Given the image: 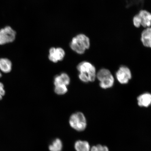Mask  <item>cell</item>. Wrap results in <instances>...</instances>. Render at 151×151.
<instances>
[{
    "instance_id": "30bf717a",
    "label": "cell",
    "mask_w": 151,
    "mask_h": 151,
    "mask_svg": "<svg viewBox=\"0 0 151 151\" xmlns=\"http://www.w3.org/2000/svg\"><path fill=\"white\" fill-rule=\"evenodd\" d=\"M137 99L139 106L148 107L151 104V94L148 93L143 94Z\"/></svg>"
},
{
    "instance_id": "6da1fadb",
    "label": "cell",
    "mask_w": 151,
    "mask_h": 151,
    "mask_svg": "<svg viewBox=\"0 0 151 151\" xmlns=\"http://www.w3.org/2000/svg\"><path fill=\"white\" fill-rule=\"evenodd\" d=\"M89 38L84 34H81L73 38L70 43V48L78 54H84L90 47Z\"/></svg>"
},
{
    "instance_id": "5bb4252c",
    "label": "cell",
    "mask_w": 151,
    "mask_h": 151,
    "mask_svg": "<svg viewBox=\"0 0 151 151\" xmlns=\"http://www.w3.org/2000/svg\"><path fill=\"white\" fill-rule=\"evenodd\" d=\"M62 143L61 139H56L53 141L49 147L50 151H61L62 150Z\"/></svg>"
},
{
    "instance_id": "277c9868",
    "label": "cell",
    "mask_w": 151,
    "mask_h": 151,
    "mask_svg": "<svg viewBox=\"0 0 151 151\" xmlns=\"http://www.w3.org/2000/svg\"><path fill=\"white\" fill-rule=\"evenodd\" d=\"M77 68L80 73H83L88 76L89 82H93L95 80L96 76V68L90 62H81L77 66Z\"/></svg>"
},
{
    "instance_id": "7a4b0ae2",
    "label": "cell",
    "mask_w": 151,
    "mask_h": 151,
    "mask_svg": "<svg viewBox=\"0 0 151 151\" xmlns=\"http://www.w3.org/2000/svg\"><path fill=\"white\" fill-rule=\"evenodd\" d=\"M69 124L72 128L79 132L84 131L87 126L86 117L83 114L80 112L71 115L70 118Z\"/></svg>"
},
{
    "instance_id": "7c38bea8",
    "label": "cell",
    "mask_w": 151,
    "mask_h": 151,
    "mask_svg": "<svg viewBox=\"0 0 151 151\" xmlns=\"http://www.w3.org/2000/svg\"><path fill=\"white\" fill-rule=\"evenodd\" d=\"M12 63L9 59L6 58L0 59V69L3 72H10L12 69Z\"/></svg>"
},
{
    "instance_id": "8fae6325",
    "label": "cell",
    "mask_w": 151,
    "mask_h": 151,
    "mask_svg": "<svg viewBox=\"0 0 151 151\" xmlns=\"http://www.w3.org/2000/svg\"><path fill=\"white\" fill-rule=\"evenodd\" d=\"M70 82V79L67 74L62 73L60 75L56 76L54 78V84L55 86L58 85H64L68 86Z\"/></svg>"
},
{
    "instance_id": "8992f818",
    "label": "cell",
    "mask_w": 151,
    "mask_h": 151,
    "mask_svg": "<svg viewBox=\"0 0 151 151\" xmlns=\"http://www.w3.org/2000/svg\"><path fill=\"white\" fill-rule=\"evenodd\" d=\"M116 77L117 79L120 83L127 84L131 78V72L127 67L122 66L117 72Z\"/></svg>"
},
{
    "instance_id": "2e32d148",
    "label": "cell",
    "mask_w": 151,
    "mask_h": 151,
    "mask_svg": "<svg viewBox=\"0 0 151 151\" xmlns=\"http://www.w3.org/2000/svg\"><path fill=\"white\" fill-rule=\"evenodd\" d=\"M90 151H109V150L106 146L99 145L92 147Z\"/></svg>"
},
{
    "instance_id": "9a60e30c",
    "label": "cell",
    "mask_w": 151,
    "mask_h": 151,
    "mask_svg": "<svg viewBox=\"0 0 151 151\" xmlns=\"http://www.w3.org/2000/svg\"><path fill=\"white\" fill-rule=\"evenodd\" d=\"M68 89L67 86L64 85H58L55 86V93L59 95H63V94L67 93Z\"/></svg>"
},
{
    "instance_id": "ba28073f",
    "label": "cell",
    "mask_w": 151,
    "mask_h": 151,
    "mask_svg": "<svg viewBox=\"0 0 151 151\" xmlns=\"http://www.w3.org/2000/svg\"><path fill=\"white\" fill-rule=\"evenodd\" d=\"M138 14L140 18L141 26L148 28L151 26V14L146 10H141Z\"/></svg>"
},
{
    "instance_id": "e0dca14e",
    "label": "cell",
    "mask_w": 151,
    "mask_h": 151,
    "mask_svg": "<svg viewBox=\"0 0 151 151\" xmlns=\"http://www.w3.org/2000/svg\"><path fill=\"white\" fill-rule=\"evenodd\" d=\"M133 23L135 27L139 28L141 26V21L139 15L137 14L134 17Z\"/></svg>"
},
{
    "instance_id": "ac0fdd59",
    "label": "cell",
    "mask_w": 151,
    "mask_h": 151,
    "mask_svg": "<svg viewBox=\"0 0 151 151\" xmlns=\"http://www.w3.org/2000/svg\"><path fill=\"white\" fill-rule=\"evenodd\" d=\"M5 91L4 89V86L3 83L0 82V100L2 99L3 96H4Z\"/></svg>"
},
{
    "instance_id": "9c48e42d",
    "label": "cell",
    "mask_w": 151,
    "mask_h": 151,
    "mask_svg": "<svg viewBox=\"0 0 151 151\" xmlns=\"http://www.w3.org/2000/svg\"><path fill=\"white\" fill-rule=\"evenodd\" d=\"M141 41L145 47L151 48V27L146 28L141 35Z\"/></svg>"
},
{
    "instance_id": "5b68a950",
    "label": "cell",
    "mask_w": 151,
    "mask_h": 151,
    "mask_svg": "<svg viewBox=\"0 0 151 151\" xmlns=\"http://www.w3.org/2000/svg\"><path fill=\"white\" fill-rule=\"evenodd\" d=\"M16 32L9 26L0 30V45L12 42L16 38Z\"/></svg>"
},
{
    "instance_id": "3957f363",
    "label": "cell",
    "mask_w": 151,
    "mask_h": 151,
    "mask_svg": "<svg viewBox=\"0 0 151 151\" xmlns=\"http://www.w3.org/2000/svg\"><path fill=\"white\" fill-rule=\"evenodd\" d=\"M100 81V86L104 89L112 87L114 83V78L109 70L103 69L99 71L97 76Z\"/></svg>"
},
{
    "instance_id": "4fadbf2b",
    "label": "cell",
    "mask_w": 151,
    "mask_h": 151,
    "mask_svg": "<svg viewBox=\"0 0 151 151\" xmlns=\"http://www.w3.org/2000/svg\"><path fill=\"white\" fill-rule=\"evenodd\" d=\"M75 148L76 151H90V145L86 141L78 140L76 142Z\"/></svg>"
},
{
    "instance_id": "d6986e66",
    "label": "cell",
    "mask_w": 151,
    "mask_h": 151,
    "mask_svg": "<svg viewBox=\"0 0 151 151\" xmlns=\"http://www.w3.org/2000/svg\"><path fill=\"white\" fill-rule=\"evenodd\" d=\"M1 76H2V75L1 74V72H0V78H1Z\"/></svg>"
},
{
    "instance_id": "52a82bcc",
    "label": "cell",
    "mask_w": 151,
    "mask_h": 151,
    "mask_svg": "<svg viewBox=\"0 0 151 151\" xmlns=\"http://www.w3.org/2000/svg\"><path fill=\"white\" fill-rule=\"evenodd\" d=\"M65 50L61 48H55L52 47L49 51V60L54 63L61 61L65 57Z\"/></svg>"
}]
</instances>
